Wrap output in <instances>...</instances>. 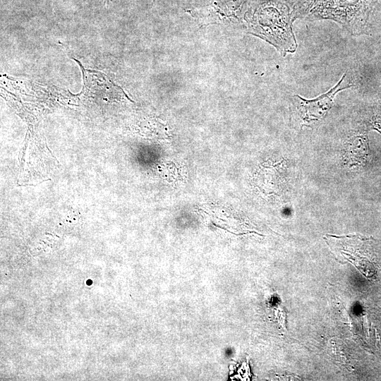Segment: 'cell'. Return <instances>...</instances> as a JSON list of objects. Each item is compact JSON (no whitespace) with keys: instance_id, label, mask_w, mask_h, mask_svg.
I'll list each match as a JSON object with an SVG mask.
<instances>
[{"instance_id":"obj_2","label":"cell","mask_w":381,"mask_h":381,"mask_svg":"<svg viewBox=\"0 0 381 381\" xmlns=\"http://www.w3.org/2000/svg\"><path fill=\"white\" fill-rule=\"evenodd\" d=\"M375 0H326L312 11L315 18L334 20L353 34L363 29Z\"/></svg>"},{"instance_id":"obj_3","label":"cell","mask_w":381,"mask_h":381,"mask_svg":"<svg viewBox=\"0 0 381 381\" xmlns=\"http://www.w3.org/2000/svg\"><path fill=\"white\" fill-rule=\"evenodd\" d=\"M352 86L344 73L339 81L329 91L313 99H306L294 95L293 100L299 116L304 125L310 126L324 119L332 107L335 95L340 91Z\"/></svg>"},{"instance_id":"obj_5","label":"cell","mask_w":381,"mask_h":381,"mask_svg":"<svg viewBox=\"0 0 381 381\" xmlns=\"http://www.w3.org/2000/svg\"><path fill=\"white\" fill-rule=\"evenodd\" d=\"M325 1L326 0H298L292 8L294 19L312 13L315 8Z\"/></svg>"},{"instance_id":"obj_1","label":"cell","mask_w":381,"mask_h":381,"mask_svg":"<svg viewBox=\"0 0 381 381\" xmlns=\"http://www.w3.org/2000/svg\"><path fill=\"white\" fill-rule=\"evenodd\" d=\"M289 6L277 0L260 4L248 20L252 34L272 44L282 54L295 52L296 40L293 32L294 20Z\"/></svg>"},{"instance_id":"obj_4","label":"cell","mask_w":381,"mask_h":381,"mask_svg":"<svg viewBox=\"0 0 381 381\" xmlns=\"http://www.w3.org/2000/svg\"><path fill=\"white\" fill-rule=\"evenodd\" d=\"M324 238L337 260L353 264L366 277L373 275V266L364 255L361 248L364 241L361 236L326 235Z\"/></svg>"}]
</instances>
